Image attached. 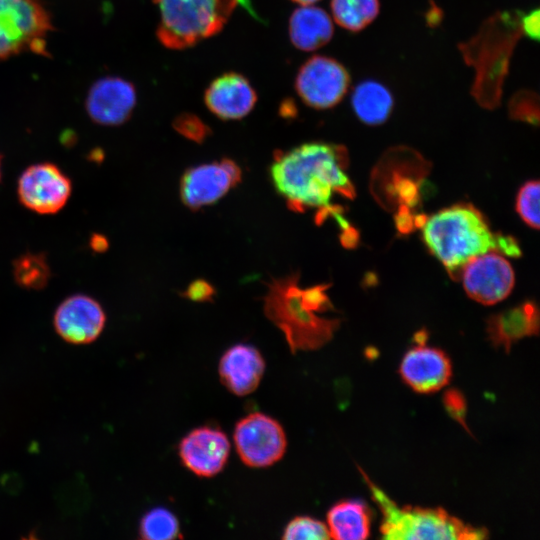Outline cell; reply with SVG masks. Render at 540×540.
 <instances>
[{
	"instance_id": "d4e9b609",
	"label": "cell",
	"mask_w": 540,
	"mask_h": 540,
	"mask_svg": "<svg viewBox=\"0 0 540 540\" xmlns=\"http://www.w3.org/2000/svg\"><path fill=\"white\" fill-rule=\"evenodd\" d=\"M13 275L20 286L41 289L50 278V269L43 254L27 253L14 261Z\"/></svg>"
},
{
	"instance_id": "836d02e7",
	"label": "cell",
	"mask_w": 540,
	"mask_h": 540,
	"mask_svg": "<svg viewBox=\"0 0 540 540\" xmlns=\"http://www.w3.org/2000/svg\"><path fill=\"white\" fill-rule=\"evenodd\" d=\"M300 5H312L320 0H292Z\"/></svg>"
},
{
	"instance_id": "8fae6325",
	"label": "cell",
	"mask_w": 540,
	"mask_h": 540,
	"mask_svg": "<svg viewBox=\"0 0 540 540\" xmlns=\"http://www.w3.org/2000/svg\"><path fill=\"white\" fill-rule=\"evenodd\" d=\"M241 180L239 166L230 159L191 167L180 181L182 202L197 210L217 202Z\"/></svg>"
},
{
	"instance_id": "44dd1931",
	"label": "cell",
	"mask_w": 540,
	"mask_h": 540,
	"mask_svg": "<svg viewBox=\"0 0 540 540\" xmlns=\"http://www.w3.org/2000/svg\"><path fill=\"white\" fill-rule=\"evenodd\" d=\"M371 512L361 500H344L327 513L330 538L338 540L366 539L370 534Z\"/></svg>"
},
{
	"instance_id": "e0dca14e",
	"label": "cell",
	"mask_w": 540,
	"mask_h": 540,
	"mask_svg": "<svg viewBox=\"0 0 540 540\" xmlns=\"http://www.w3.org/2000/svg\"><path fill=\"white\" fill-rule=\"evenodd\" d=\"M257 94L249 80L237 72H227L215 78L206 88L207 108L223 120H238L254 108Z\"/></svg>"
},
{
	"instance_id": "e575fe53",
	"label": "cell",
	"mask_w": 540,
	"mask_h": 540,
	"mask_svg": "<svg viewBox=\"0 0 540 540\" xmlns=\"http://www.w3.org/2000/svg\"><path fill=\"white\" fill-rule=\"evenodd\" d=\"M0 164H1V158H0ZM0 177H1V169H0Z\"/></svg>"
},
{
	"instance_id": "484cf974",
	"label": "cell",
	"mask_w": 540,
	"mask_h": 540,
	"mask_svg": "<svg viewBox=\"0 0 540 540\" xmlns=\"http://www.w3.org/2000/svg\"><path fill=\"white\" fill-rule=\"evenodd\" d=\"M285 540H326L330 538L328 527L323 522L309 516H297L285 527Z\"/></svg>"
},
{
	"instance_id": "30bf717a",
	"label": "cell",
	"mask_w": 540,
	"mask_h": 540,
	"mask_svg": "<svg viewBox=\"0 0 540 540\" xmlns=\"http://www.w3.org/2000/svg\"><path fill=\"white\" fill-rule=\"evenodd\" d=\"M460 278L467 295L484 305H492L505 299L515 283L510 262L494 251L470 260L464 266Z\"/></svg>"
},
{
	"instance_id": "2e32d148",
	"label": "cell",
	"mask_w": 540,
	"mask_h": 540,
	"mask_svg": "<svg viewBox=\"0 0 540 540\" xmlns=\"http://www.w3.org/2000/svg\"><path fill=\"white\" fill-rule=\"evenodd\" d=\"M136 104L134 86L119 77H104L93 84L86 98V110L102 125H120L132 114Z\"/></svg>"
},
{
	"instance_id": "9c48e42d",
	"label": "cell",
	"mask_w": 540,
	"mask_h": 540,
	"mask_svg": "<svg viewBox=\"0 0 540 540\" xmlns=\"http://www.w3.org/2000/svg\"><path fill=\"white\" fill-rule=\"evenodd\" d=\"M350 82L349 72L339 61L315 55L299 68L295 90L307 106L325 110L336 106L344 98Z\"/></svg>"
},
{
	"instance_id": "9a60e30c",
	"label": "cell",
	"mask_w": 540,
	"mask_h": 540,
	"mask_svg": "<svg viewBox=\"0 0 540 540\" xmlns=\"http://www.w3.org/2000/svg\"><path fill=\"white\" fill-rule=\"evenodd\" d=\"M229 453L230 442L226 434L208 426L190 431L179 444L182 463L200 477H212L222 471Z\"/></svg>"
},
{
	"instance_id": "7c38bea8",
	"label": "cell",
	"mask_w": 540,
	"mask_h": 540,
	"mask_svg": "<svg viewBox=\"0 0 540 540\" xmlns=\"http://www.w3.org/2000/svg\"><path fill=\"white\" fill-rule=\"evenodd\" d=\"M70 179L54 164L29 166L18 181V196L28 209L41 214L56 213L71 194Z\"/></svg>"
},
{
	"instance_id": "ac0fdd59",
	"label": "cell",
	"mask_w": 540,
	"mask_h": 540,
	"mask_svg": "<svg viewBox=\"0 0 540 540\" xmlns=\"http://www.w3.org/2000/svg\"><path fill=\"white\" fill-rule=\"evenodd\" d=\"M264 371L263 356L254 346L248 344L230 347L219 362L221 382L237 396H245L255 391Z\"/></svg>"
},
{
	"instance_id": "5b68a950",
	"label": "cell",
	"mask_w": 540,
	"mask_h": 540,
	"mask_svg": "<svg viewBox=\"0 0 540 540\" xmlns=\"http://www.w3.org/2000/svg\"><path fill=\"white\" fill-rule=\"evenodd\" d=\"M371 497L382 513L380 531L384 539H457L488 537V531L450 515L442 508L399 506L360 469Z\"/></svg>"
},
{
	"instance_id": "6da1fadb",
	"label": "cell",
	"mask_w": 540,
	"mask_h": 540,
	"mask_svg": "<svg viewBox=\"0 0 540 540\" xmlns=\"http://www.w3.org/2000/svg\"><path fill=\"white\" fill-rule=\"evenodd\" d=\"M347 163L344 147L313 141L277 152L270 166V177L291 210L317 208L320 212L317 220H321L334 211L331 206L334 196L349 199L355 196L353 184L345 172Z\"/></svg>"
},
{
	"instance_id": "603a6c76",
	"label": "cell",
	"mask_w": 540,
	"mask_h": 540,
	"mask_svg": "<svg viewBox=\"0 0 540 540\" xmlns=\"http://www.w3.org/2000/svg\"><path fill=\"white\" fill-rule=\"evenodd\" d=\"M331 12L342 28L358 32L372 23L379 14V0H331Z\"/></svg>"
},
{
	"instance_id": "7402d4cb",
	"label": "cell",
	"mask_w": 540,
	"mask_h": 540,
	"mask_svg": "<svg viewBox=\"0 0 540 540\" xmlns=\"http://www.w3.org/2000/svg\"><path fill=\"white\" fill-rule=\"evenodd\" d=\"M351 104L361 122L367 125H380L389 118L394 99L389 89L383 84L366 80L355 87Z\"/></svg>"
},
{
	"instance_id": "4dcf8cb0",
	"label": "cell",
	"mask_w": 540,
	"mask_h": 540,
	"mask_svg": "<svg viewBox=\"0 0 540 540\" xmlns=\"http://www.w3.org/2000/svg\"><path fill=\"white\" fill-rule=\"evenodd\" d=\"M539 9L535 8L528 13H523L521 26L523 34L532 40H539Z\"/></svg>"
},
{
	"instance_id": "52a82bcc",
	"label": "cell",
	"mask_w": 540,
	"mask_h": 540,
	"mask_svg": "<svg viewBox=\"0 0 540 540\" xmlns=\"http://www.w3.org/2000/svg\"><path fill=\"white\" fill-rule=\"evenodd\" d=\"M51 28L39 0H0V59L26 50L44 52V38Z\"/></svg>"
},
{
	"instance_id": "4316f807",
	"label": "cell",
	"mask_w": 540,
	"mask_h": 540,
	"mask_svg": "<svg viewBox=\"0 0 540 540\" xmlns=\"http://www.w3.org/2000/svg\"><path fill=\"white\" fill-rule=\"evenodd\" d=\"M539 181L530 180L518 191L516 211L520 218L531 228H539Z\"/></svg>"
},
{
	"instance_id": "5bb4252c",
	"label": "cell",
	"mask_w": 540,
	"mask_h": 540,
	"mask_svg": "<svg viewBox=\"0 0 540 540\" xmlns=\"http://www.w3.org/2000/svg\"><path fill=\"white\" fill-rule=\"evenodd\" d=\"M54 328L66 342L76 345L88 344L101 334L106 315L93 298L77 294L65 299L54 314Z\"/></svg>"
},
{
	"instance_id": "4fadbf2b",
	"label": "cell",
	"mask_w": 540,
	"mask_h": 540,
	"mask_svg": "<svg viewBox=\"0 0 540 540\" xmlns=\"http://www.w3.org/2000/svg\"><path fill=\"white\" fill-rule=\"evenodd\" d=\"M422 332L418 344L409 349L399 367L403 381L414 391L433 393L446 386L452 375L449 357L440 349L426 346Z\"/></svg>"
},
{
	"instance_id": "277c9868",
	"label": "cell",
	"mask_w": 540,
	"mask_h": 540,
	"mask_svg": "<svg viewBox=\"0 0 540 540\" xmlns=\"http://www.w3.org/2000/svg\"><path fill=\"white\" fill-rule=\"evenodd\" d=\"M522 12L500 11L487 18L478 32L458 48L467 65L474 67L471 94L485 109H495L502 97L514 47L523 34Z\"/></svg>"
},
{
	"instance_id": "d6a6232c",
	"label": "cell",
	"mask_w": 540,
	"mask_h": 540,
	"mask_svg": "<svg viewBox=\"0 0 540 540\" xmlns=\"http://www.w3.org/2000/svg\"><path fill=\"white\" fill-rule=\"evenodd\" d=\"M107 242L102 237H94L92 239V247L97 250H103L106 248Z\"/></svg>"
},
{
	"instance_id": "3957f363",
	"label": "cell",
	"mask_w": 540,
	"mask_h": 540,
	"mask_svg": "<svg viewBox=\"0 0 540 540\" xmlns=\"http://www.w3.org/2000/svg\"><path fill=\"white\" fill-rule=\"evenodd\" d=\"M299 276L292 274L268 284L264 311L284 333L291 352L315 350L333 336L339 320L326 319L318 312L330 309L325 286L300 288Z\"/></svg>"
},
{
	"instance_id": "83f0119b",
	"label": "cell",
	"mask_w": 540,
	"mask_h": 540,
	"mask_svg": "<svg viewBox=\"0 0 540 540\" xmlns=\"http://www.w3.org/2000/svg\"><path fill=\"white\" fill-rule=\"evenodd\" d=\"M509 116L518 121L537 125L539 123L538 95L530 90H519L513 94L508 104Z\"/></svg>"
},
{
	"instance_id": "f1b7e54d",
	"label": "cell",
	"mask_w": 540,
	"mask_h": 540,
	"mask_svg": "<svg viewBox=\"0 0 540 540\" xmlns=\"http://www.w3.org/2000/svg\"><path fill=\"white\" fill-rule=\"evenodd\" d=\"M173 127L185 138L195 142H202L210 134L208 126L198 116L190 113L176 117Z\"/></svg>"
},
{
	"instance_id": "cb8c5ba5",
	"label": "cell",
	"mask_w": 540,
	"mask_h": 540,
	"mask_svg": "<svg viewBox=\"0 0 540 540\" xmlns=\"http://www.w3.org/2000/svg\"><path fill=\"white\" fill-rule=\"evenodd\" d=\"M139 534L146 540H170L180 537L177 517L168 509L149 510L140 520Z\"/></svg>"
},
{
	"instance_id": "1f68e13d",
	"label": "cell",
	"mask_w": 540,
	"mask_h": 540,
	"mask_svg": "<svg viewBox=\"0 0 540 540\" xmlns=\"http://www.w3.org/2000/svg\"><path fill=\"white\" fill-rule=\"evenodd\" d=\"M213 294V287L204 280H197L191 283L185 293V295L193 301L210 300Z\"/></svg>"
},
{
	"instance_id": "8992f818",
	"label": "cell",
	"mask_w": 540,
	"mask_h": 540,
	"mask_svg": "<svg viewBox=\"0 0 540 540\" xmlns=\"http://www.w3.org/2000/svg\"><path fill=\"white\" fill-rule=\"evenodd\" d=\"M242 0H154L157 38L172 50L189 48L219 33Z\"/></svg>"
},
{
	"instance_id": "ba28073f",
	"label": "cell",
	"mask_w": 540,
	"mask_h": 540,
	"mask_svg": "<svg viewBox=\"0 0 540 540\" xmlns=\"http://www.w3.org/2000/svg\"><path fill=\"white\" fill-rule=\"evenodd\" d=\"M233 439L242 462L254 468L276 463L287 447L281 424L261 412L250 413L240 419L235 425Z\"/></svg>"
},
{
	"instance_id": "d6986e66",
	"label": "cell",
	"mask_w": 540,
	"mask_h": 540,
	"mask_svg": "<svg viewBox=\"0 0 540 540\" xmlns=\"http://www.w3.org/2000/svg\"><path fill=\"white\" fill-rule=\"evenodd\" d=\"M486 331L494 347L508 353L513 343L524 337L537 335L539 313L533 302H525L504 312L491 315L487 320Z\"/></svg>"
},
{
	"instance_id": "ffe728a7",
	"label": "cell",
	"mask_w": 540,
	"mask_h": 540,
	"mask_svg": "<svg viewBox=\"0 0 540 540\" xmlns=\"http://www.w3.org/2000/svg\"><path fill=\"white\" fill-rule=\"evenodd\" d=\"M289 38L301 51H314L326 45L333 37L334 26L329 14L320 7L301 5L289 19Z\"/></svg>"
},
{
	"instance_id": "f546056e",
	"label": "cell",
	"mask_w": 540,
	"mask_h": 540,
	"mask_svg": "<svg viewBox=\"0 0 540 540\" xmlns=\"http://www.w3.org/2000/svg\"><path fill=\"white\" fill-rule=\"evenodd\" d=\"M443 402L450 416L466 428V401L461 392L456 389L447 390Z\"/></svg>"
},
{
	"instance_id": "7a4b0ae2",
	"label": "cell",
	"mask_w": 540,
	"mask_h": 540,
	"mask_svg": "<svg viewBox=\"0 0 540 540\" xmlns=\"http://www.w3.org/2000/svg\"><path fill=\"white\" fill-rule=\"evenodd\" d=\"M422 239L453 278L460 276L464 266L481 254H521L513 237L492 232L484 216L470 204H455L428 217L422 227Z\"/></svg>"
}]
</instances>
